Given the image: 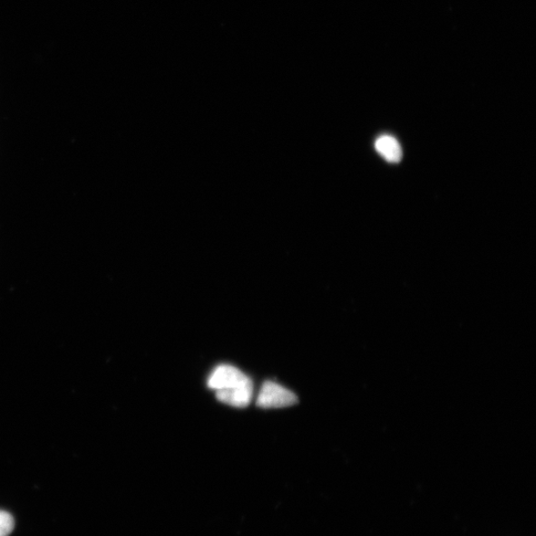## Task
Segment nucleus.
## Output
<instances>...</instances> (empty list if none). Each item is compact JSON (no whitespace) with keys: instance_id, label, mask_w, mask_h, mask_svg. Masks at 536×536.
Here are the masks:
<instances>
[{"instance_id":"2","label":"nucleus","mask_w":536,"mask_h":536,"mask_svg":"<svg viewBox=\"0 0 536 536\" xmlns=\"http://www.w3.org/2000/svg\"><path fill=\"white\" fill-rule=\"evenodd\" d=\"M251 383L250 378L236 366L229 365H219L215 367L208 378V387L211 390L226 391L232 390L241 385Z\"/></svg>"},{"instance_id":"3","label":"nucleus","mask_w":536,"mask_h":536,"mask_svg":"<svg viewBox=\"0 0 536 536\" xmlns=\"http://www.w3.org/2000/svg\"><path fill=\"white\" fill-rule=\"evenodd\" d=\"M252 394H254V385L251 382L245 385L232 388V390L218 391L216 392V396L220 403L238 408H244L250 404Z\"/></svg>"},{"instance_id":"1","label":"nucleus","mask_w":536,"mask_h":536,"mask_svg":"<svg viewBox=\"0 0 536 536\" xmlns=\"http://www.w3.org/2000/svg\"><path fill=\"white\" fill-rule=\"evenodd\" d=\"M298 403L297 395L287 387L268 381L262 385L257 404L261 408L289 407Z\"/></svg>"},{"instance_id":"4","label":"nucleus","mask_w":536,"mask_h":536,"mask_svg":"<svg viewBox=\"0 0 536 536\" xmlns=\"http://www.w3.org/2000/svg\"><path fill=\"white\" fill-rule=\"evenodd\" d=\"M375 150L384 159L391 163H397L403 159V151L398 141L391 135H383L375 141Z\"/></svg>"},{"instance_id":"5","label":"nucleus","mask_w":536,"mask_h":536,"mask_svg":"<svg viewBox=\"0 0 536 536\" xmlns=\"http://www.w3.org/2000/svg\"><path fill=\"white\" fill-rule=\"evenodd\" d=\"M15 528V520L12 514L0 511V536H8Z\"/></svg>"}]
</instances>
